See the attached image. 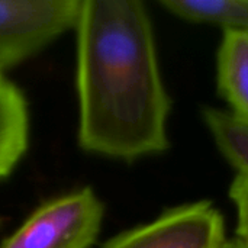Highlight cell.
Here are the masks:
<instances>
[{
	"instance_id": "obj_1",
	"label": "cell",
	"mask_w": 248,
	"mask_h": 248,
	"mask_svg": "<svg viewBox=\"0 0 248 248\" xmlns=\"http://www.w3.org/2000/svg\"><path fill=\"white\" fill-rule=\"evenodd\" d=\"M73 31L80 148L125 163L167 151L171 102L145 4L80 0Z\"/></svg>"
},
{
	"instance_id": "obj_2",
	"label": "cell",
	"mask_w": 248,
	"mask_h": 248,
	"mask_svg": "<svg viewBox=\"0 0 248 248\" xmlns=\"http://www.w3.org/2000/svg\"><path fill=\"white\" fill-rule=\"evenodd\" d=\"M103 219L100 198L92 187H81L44 202L0 248H92Z\"/></svg>"
},
{
	"instance_id": "obj_3",
	"label": "cell",
	"mask_w": 248,
	"mask_h": 248,
	"mask_svg": "<svg viewBox=\"0 0 248 248\" xmlns=\"http://www.w3.org/2000/svg\"><path fill=\"white\" fill-rule=\"evenodd\" d=\"M80 0H0V73L73 31Z\"/></svg>"
},
{
	"instance_id": "obj_4",
	"label": "cell",
	"mask_w": 248,
	"mask_h": 248,
	"mask_svg": "<svg viewBox=\"0 0 248 248\" xmlns=\"http://www.w3.org/2000/svg\"><path fill=\"white\" fill-rule=\"evenodd\" d=\"M225 240L222 214L209 201H199L170 208L102 248H221Z\"/></svg>"
},
{
	"instance_id": "obj_5",
	"label": "cell",
	"mask_w": 248,
	"mask_h": 248,
	"mask_svg": "<svg viewBox=\"0 0 248 248\" xmlns=\"http://www.w3.org/2000/svg\"><path fill=\"white\" fill-rule=\"evenodd\" d=\"M29 108L22 90L0 73V180L12 174L29 147Z\"/></svg>"
},
{
	"instance_id": "obj_6",
	"label": "cell",
	"mask_w": 248,
	"mask_h": 248,
	"mask_svg": "<svg viewBox=\"0 0 248 248\" xmlns=\"http://www.w3.org/2000/svg\"><path fill=\"white\" fill-rule=\"evenodd\" d=\"M217 65L219 94L232 115L248 122V32L224 31Z\"/></svg>"
},
{
	"instance_id": "obj_7",
	"label": "cell",
	"mask_w": 248,
	"mask_h": 248,
	"mask_svg": "<svg viewBox=\"0 0 248 248\" xmlns=\"http://www.w3.org/2000/svg\"><path fill=\"white\" fill-rule=\"evenodd\" d=\"M160 6L187 22L248 32V0H163Z\"/></svg>"
},
{
	"instance_id": "obj_8",
	"label": "cell",
	"mask_w": 248,
	"mask_h": 248,
	"mask_svg": "<svg viewBox=\"0 0 248 248\" xmlns=\"http://www.w3.org/2000/svg\"><path fill=\"white\" fill-rule=\"evenodd\" d=\"M203 121L221 154L237 170L248 176V122L230 110L205 108Z\"/></svg>"
},
{
	"instance_id": "obj_9",
	"label": "cell",
	"mask_w": 248,
	"mask_h": 248,
	"mask_svg": "<svg viewBox=\"0 0 248 248\" xmlns=\"http://www.w3.org/2000/svg\"><path fill=\"white\" fill-rule=\"evenodd\" d=\"M230 198L237 209L235 238L248 247V176L237 174L230 186Z\"/></svg>"
},
{
	"instance_id": "obj_10",
	"label": "cell",
	"mask_w": 248,
	"mask_h": 248,
	"mask_svg": "<svg viewBox=\"0 0 248 248\" xmlns=\"http://www.w3.org/2000/svg\"><path fill=\"white\" fill-rule=\"evenodd\" d=\"M221 248H248L247 246H244L241 241H238L237 238H227L225 243L222 244Z\"/></svg>"
}]
</instances>
